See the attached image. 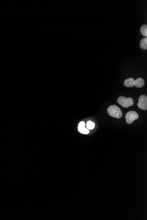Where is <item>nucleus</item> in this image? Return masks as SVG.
Returning a JSON list of instances; mask_svg holds the SVG:
<instances>
[{"instance_id": "nucleus-1", "label": "nucleus", "mask_w": 147, "mask_h": 220, "mask_svg": "<svg viewBox=\"0 0 147 220\" xmlns=\"http://www.w3.org/2000/svg\"><path fill=\"white\" fill-rule=\"evenodd\" d=\"M107 112L110 116L116 118L120 119L122 115L120 108L116 105L110 106L107 109Z\"/></svg>"}, {"instance_id": "nucleus-2", "label": "nucleus", "mask_w": 147, "mask_h": 220, "mask_svg": "<svg viewBox=\"0 0 147 220\" xmlns=\"http://www.w3.org/2000/svg\"><path fill=\"white\" fill-rule=\"evenodd\" d=\"M117 102L122 107L128 108L133 105V99L131 97L126 98L124 96H120L118 98Z\"/></svg>"}, {"instance_id": "nucleus-3", "label": "nucleus", "mask_w": 147, "mask_h": 220, "mask_svg": "<svg viewBox=\"0 0 147 220\" xmlns=\"http://www.w3.org/2000/svg\"><path fill=\"white\" fill-rule=\"evenodd\" d=\"M125 118L127 124H131L134 121L138 119L139 115L136 111H130L127 113Z\"/></svg>"}, {"instance_id": "nucleus-4", "label": "nucleus", "mask_w": 147, "mask_h": 220, "mask_svg": "<svg viewBox=\"0 0 147 220\" xmlns=\"http://www.w3.org/2000/svg\"><path fill=\"white\" fill-rule=\"evenodd\" d=\"M138 106L140 109L146 110H147V97L146 95H140L138 99Z\"/></svg>"}, {"instance_id": "nucleus-5", "label": "nucleus", "mask_w": 147, "mask_h": 220, "mask_svg": "<svg viewBox=\"0 0 147 220\" xmlns=\"http://www.w3.org/2000/svg\"><path fill=\"white\" fill-rule=\"evenodd\" d=\"M85 123L84 121L80 122L78 125V130L81 133L85 135H87L89 134V130L85 128Z\"/></svg>"}, {"instance_id": "nucleus-6", "label": "nucleus", "mask_w": 147, "mask_h": 220, "mask_svg": "<svg viewBox=\"0 0 147 220\" xmlns=\"http://www.w3.org/2000/svg\"><path fill=\"white\" fill-rule=\"evenodd\" d=\"M144 81L142 78H138L135 81L134 86L137 88H141L144 85Z\"/></svg>"}, {"instance_id": "nucleus-7", "label": "nucleus", "mask_w": 147, "mask_h": 220, "mask_svg": "<svg viewBox=\"0 0 147 220\" xmlns=\"http://www.w3.org/2000/svg\"><path fill=\"white\" fill-rule=\"evenodd\" d=\"M124 85L127 87H133L134 86L135 80L133 78L126 79L124 81Z\"/></svg>"}, {"instance_id": "nucleus-8", "label": "nucleus", "mask_w": 147, "mask_h": 220, "mask_svg": "<svg viewBox=\"0 0 147 220\" xmlns=\"http://www.w3.org/2000/svg\"><path fill=\"white\" fill-rule=\"evenodd\" d=\"M140 47L143 50H146L147 49V38L144 37L141 40L140 42Z\"/></svg>"}, {"instance_id": "nucleus-9", "label": "nucleus", "mask_w": 147, "mask_h": 220, "mask_svg": "<svg viewBox=\"0 0 147 220\" xmlns=\"http://www.w3.org/2000/svg\"><path fill=\"white\" fill-rule=\"evenodd\" d=\"M140 32L143 36H145L146 37H147V25L146 24L143 25L141 26L140 28Z\"/></svg>"}, {"instance_id": "nucleus-10", "label": "nucleus", "mask_w": 147, "mask_h": 220, "mask_svg": "<svg viewBox=\"0 0 147 220\" xmlns=\"http://www.w3.org/2000/svg\"><path fill=\"white\" fill-rule=\"evenodd\" d=\"M86 126H87L88 129L92 130L95 127V124L91 121H88L87 122V124H86Z\"/></svg>"}]
</instances>
